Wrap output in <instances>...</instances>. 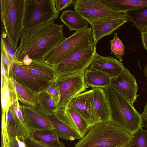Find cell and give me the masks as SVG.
I'll return each instance as SVG.
<instances>
[{"mask_svg":"<svg viewBox=\"0 0 147 147\" xmlns=\"http://www.w3.org/2000/svg\"><path fill=\"white\" fill-rule=\"evenodd\" d=\"M54 20L22 30L19 44L14 52L16 64L22 62L26 55L32 61L44 62L49 53L66 39L64 24L58 25Z\"/></svg>","mask_w":147,"mask_h":147,"instance_id":"1","label":"cell"},{"mask_svg":"<svg viewBox=\"0 0 147 147\" xmlns=\"http://www.w3.org/2000/svg\"><path fill=\"white\" fill-rule=\"evenodd\" d=\"M105 91L110 110V122L133 135L142 128L140 114L123 95L111 85Z\"/></svg>","mask_w":147,"mask_h":147,"instance_id":"2","label":"cell"},{"mask_svg":"<svg viewBox=\"0 0 147 147\" xmlns=\"http://www.w3.org/2000/svg\"><path fill=\"white\" fill-rule=\"evenodd\" d=\"M134 135L112 122H100L91 127L75 147H130Z\"/></svg>","mask_w":147,"mask_h":147,"instance_id":"3","label":"cell"},{"mask_svg":"<svg viewBox=\"0 0 147 147\" xmlns=\"http://www.w3.org/2000/svg\"><path fill=\"white\" fill-rule=\"evenodd\" d=\"M1 26L14 51L23 29L25 0H0Z\"/></svg>","mask_w":147,"mask_h":147,"instance_id":"4","label":"cell"},{"mask_svg":"<svg viewBox=\"0 0 147 147\" xmlns=\"http://www.w3.org/2000/svg\"><path fill=\"white\" fill-rule=\"evenodd\" d=\"M94 46L91 27L76 31L54 49L44 62L55 67L73 55Z\"/></svg>","mask_w":147,"mask_h":147,"instance_id":"5","label":"cell"},{"mask_svg":"<svg viewBox=\"0 0 147 147\" xmlns=\"http://www.w3.org/2000/svg\"><path fill=\"white\" fill-rule=\"evenodd\" d=\"M59 13L55 0H25L23 29L33 28L57 20Z\"/></svg>","mask_w":147,"mask_h":147,"instance_id":"6","label":"cell"},{"mask_svg":"<svg viewBox=\"0 0 147 147\" xmlns=\"http://www.w3.org/2000/svg\"><path fill=\"white\" fill-rule=\"evenodd\" d=\"M84 73H78L56 77L53 82L59 89L60 99L56 109L66 107L74 97L86 90Z\"/></svg>","mask_w":147,"mask_h":147,"instance_id":"7","label":"cell"},{"mask_svg":"<svg viewBox=\"0 0 147 147\" xmlns=\"http://www.w3.org/2000/svg\"><path fill=\"white\" fill-rule=\"evenodd\" d=\"M96 49V46H94L64 60L54 67L56 76L85 72L92 61Z\"/></svg>","mask_w":147,"mask_h":147,"instance_id":"8","label":"cell"},{"mask_svg":"<svg viewBox=\"0 0 147 147\" xmlns=\"http://www.w3.org/2000/svg\"><path fill=\"white\" fill-rule=\"evenodd\" d=\"M73 4L75 11L88 22L120 13L102 0H75Z\"/></svg>","mask_w":147,"mask_h":147,"instance_id":"9","label":"cell"},{"mask_svg":"<svg viewBox=\"0 0 147 147\" xmlns=\"http://www.w3.org/2000/svg\"><path fill=\"white\" fill-rule=\"evenodd\" d=\"M129 21L126 15L119 13L88 21L91 25L94 45L106 36L112 34L115 30Z\"/></svg>","mask_w":147,"mask_h":147,"instance_id":"10","label":"cell"},{"mask_svg":"<svg viewBox=\"0 0 147 147\" xmlns=\"http://www.w3.org/2000/svg\"><path fill=\"white\" fill-rule=\"evenodd\" d=\"M66 107H71L76 110L90 127L100 123L94 107L92 89L76 95Z\"/></svg>","mask_w":147,"mask_h":147,"instance_id":"11","label":"cell"},{"mask_svg":"<svg viewBox=\"0 0 147 147\" xmlns=\"http://www.w3.org/2000/svg\"><path fill=\"white\" fill-rule=\"evenodd\" d=\"M9 75L18 84L37 95L47 91L52 82L33 76L14 63L11 66Z\"/></svg>","mask_w":147,"mask_h":147,"instance_id":"12","label":"cell"},{"mask_svg":"<svg viewBox=\"0 0 147 147\" xmlns=\"http://www.w3.org/2000/svg\"><path fill=\"white\" fill-rule=\"evenodd\" d=\"M53 115L83 138L91 127L80 114L73 108L66 107L56 109Z\"/></svg>","mask_w":147,"mask_h":147,"instance_id":"13","label":"cell"},{"mask_svg":"<svg viewBox=\"0 0 147 147\" xmlns=\"http://www.w3.org/2000/svg\"><path fill=\"white\" fill-rule=\"evenodd\" d=\"M111 85L123 95L132 105L136 101L138 95L136 80L127 68L111 78Z\"/></svg>","mask_w":147,"mask_h":147,"instance_id":"14","label":"cell"},{"mask_svg":"<svg viewBox=\"0 0 147 147\" xmlns=\"http://www.w3.org/2000/svg\"><path fill=\"white\" fill-rule=\"evenodd\" d=\"M20 108L25 124L30 131L53 130L48 116L36 107L22 105Z\"/></svg>","mask_w":147,"mask_h":147,"instance_id":"15","label":"cell"},{"mask_svg":"<svg viewBox=\"0 0 147 147\" xmlns=\"http://www.w3.org/2000/svg\"><path fill=\"white\" fill-rule=\"evenodd\" d=\"M89 68L100 71L111 78L118 75L125 68L119 60L113 57L100 55L96 51Z\"/></svg>","mask_w":147,"mask_h":147,"instance_id":"16","label":"cell"},{"mask_svg":"<svg viewBox=\"0 0 147 147\" xmlns=\"http://www.w3.org/2000/svg\"><path fill=\"white\" fill-rule=\"evenodd\" d=\"M5 127L7 142L14 140L16 136L26 141L32 131L29 130L20 120L11 107L6 112Z\"/></svg>","mask_w":147,"mask_h":147,"instance_id":"17","label":"cell"},{"mask_svg":"<svg viewBox=\"0 0 147 147\" xmlns=\"http://www.w3.org/2000/svg\"><path fill=\"white\" fill-rule=\"evenodd\" d=\"M16 64L33 76L49 82H52L57 77L55 68L44 62L32 61L28 65L22 62Z\"/></svg>","mask_w":147,"mask_h":147,"instance_id":"18","label":"cell"},{"mask_svg":"<svg viewBox=\"0 0 147 147\" xmlns=\"http://www.w3.org/2000/svg\"><path fill=\"white\" fill-rule=\"evenodd\" d=\"M93 102L97 117L100 122L110 121V112L105 89L101 88H93Z\"/></svg>","mask_w":147,"mask_h":147,"instance_id":"19","label":"cell"},{"mask_svg":"<svg viewBox=\"0 0 147 147\" xmlns=\"http://www.w3.org/2000/svg\"><path fill=\"white\" fill-rule=\"evenodd\" d=\"M1 103L2 113L6 112L18 98L11 78L1 74Z\"/></svg>","mask_w":147,"mask_h":147,"instance_id":"20","label":"cell"},{"mask_svg":"<svg viewBox=\"0 0 147 147\" xmlns=\"http://www.w3.org/2000/svg\"><path fill=\"white\" fill-rule=\"evenodd\" d=\"M60 20L68 28L70 31H78L88 28V22L75 11L66 10L60 17Z\"/></svg>","mask_w":147,"mask_h":147,"instance_id":"21","label":"cell"},{"mask_svg":"<svg viewBox=\"0 0 147 147\" xmlns=\"http://www.w3.org/2000/svg\"><path fill=\"white\" fill-rule=\"evenodd\" d=\"M84 79L87 88H101L104 89L111 85V78L104 73L89 68L85 71Z\"/></svg>","mask_w":147,"mask_h":147,"instance_id":"22","label":"cell"},{"mask_svg":"<svg viewBox=\"0 0 147 147\" xmlns=\"http://www.w3.org/2000/svg\"><path fill=\"white\" fill-rule=\"evenodd\" d=\"M107 5L118 11L125 13L127 11L147 6V0H102Z\"/></svg>","mask_w":147,"mask_h":147,"instance_id":"23","label":"cell"},{"mask_svg":"<svg viewBox=\"0 0 147 147\" xmlns=\"http://www.w3.org/2000/svg\"><path fill=\"white\" fill-rule=\"evenodd\" d=\"M47 116L58 138L71 141L81 138L77 133L53 115Z\"/></svg>","mask_w":147,"mask_h":147,"instance_id":"24","label":"cell"},{"mask_svg":"<svg viewBox=\"0 0 147 147\" xmlns=\"http://www.w3.org/2000/svg\"><path fill=\"white\" fill-rule=\"evenodd\" d=\"M125 14L140 33L147 30V6L128 11Z\"/></svg>","mask_w":147,"mask_h":147,"instance_id":"25","label":"cell"},{"mask_svg":"<svg viewBox=\"0 0 147 147\" xmlns=\"http://www.w3.org/2000/svg\"><path fill=\"white\" fill-rule=\"evenodd\" d=\"M11 78L19 100L23 105L36 107L38 105V95L19 84Z\"/></svg>","mask_w":147,"mask_h":147,"instance_id":"26","label":"cell"},{"mask_svg":"<svg viewBox=\"0 0 147 147\" xmlns=\"http://www.w3.org/2000/svg\"><path fill=\"white\" fill-rule=\"evenodd\" d=\"M57 106L49 94L47 92L38 95V105L36 107L47 115H53V111Z\"/></svg>","mask_w":147,"mask_h":147,"instance_id":"27","label":"cell"},{"mask_svg":"<svg viewBox=\"0 0 147 147\" xmlns=\"http://www.w3.org/2000/svg\"><path fill=\"white\" fill-rule=\"evenodd\" d=\"M32 132L34 138L38 141L51 146L57 145L60 142L53 130L34 131Z\"/></svg>","mask_w":147,"mask_h":147,"instance_id":"28","label":"cell"},{"mask_svg":"<svg viewBox=\"0 0 147 147\" xmlns=\"http://www.w3.org/2000/svg\"><path fill=\"white\" fill-rule=\"evenodd\" d=\"M110 45L111 54L115 55L118 60L122 62L123 60L122 56L125 53V47L117 33L114 34V38L110 41Z\"/></svg>","mask_w":147,"mask_h":147,"instance_id":"29","label":"cell"},{"mask_svg":"<svg viewBox=\"0 0 147 147\" xmlns=\"http://www.w3.org/2000/svg\"><path fill=\"white\" fill-rule=\"evenodd\" d=\"M130 147H147V130L141 128L134 134Z\"/></svg>","mask_w":147,"mask_h":147,"instance_id":"30","label":"cell"},{"mask_svg":"<svg viewBox=\"0 0 147 147\" xmlns=\"http://www.w3.org/2000/svg\"><path fill=\"white\" fill-rule=\"evenodd\" d=\"M1 57L2 58L7 75L9 77V72L13 62L10 59L3 39L1 40Z\"/></svg>","mask_w":147,"mask_h":147,"instance_id":"31","label":"cell"},{"mask_svg":"<svg viewBox=\"0 0 147 147\" xmlns=\"http://www.w3.org/2000/svg\"><path fill=\"white\" fill-rule=\"evenodd\" d=\"M26 147H65L63 143H60L55 146H51L43 142L38 141L34 138L32 131L28 139L26 141Z\"/></svg>","mask_w":147,"mask_h":147,"instance_id":"32","label":"cell"},{"mask_svg":"<svg viewBox=\"0 0 147 147\" xmlns=\"http://www.w3.org/2000/svg\"><path fill=\"white\" fill-rule=\"evenodd\" d=\"M1 38L3 40L10 59L13 62L16 63L17 62L14 55L15 51L13 49L9 42L7 36L5 33L4 29L2 27Z\"/></svg>","mask_w":147,"mask_h":147,"instance_id":"33","label":"cell"},{"mask_svg":"<svg viewBox=\"0 0 147 147\" xmlns=\"http://www.w3.org/2000/svg\"><path fill=\"white\" fill-rule=\"evenodd\" d=\"M47 92L49 94L57 107L59 102L60 95L59 89L55 86L53 81L51 83Z\"/></svg>","mask_w":147,"mask_h":147,"instance_id":"34","label":"cell"},{"mask_svg":"<svg viewBox=\"0 0 147 147\" xmlns=\"http://www.w3.org/2000/svg\"><path fill=\"white\" fill-rule=\"evenodd\" d=\"M75 0H55V7L59 12L71 6Z\"/></svg>","mask_w":147,"mask_h":147,"instance_id":"35","label":"cell"},{"mask_svg":"<svg viewBox=\"0 0 147 147\" xmlns=\"http://www.w3.org/2000/svg\"><path fill=\"white\" fill-rule=\"evenodd\" d=\"M19 100L18 98L12 104L11 107L16 114L20 119V120L24 124H25L23 118L22 112L21 109Z\"/></svg>","mask_w":147,"mask_h":147,"instance_id":"36","label":"cell"},{"mask_svg":"<svg viewBox=\"0 0 147 147\" xmlns=\"http://www.w3.org/2000/svg\"><path fill=\"white\" fill-rule=\"evenodd\" d=\"M141 37L143 47L147 51V30L141 33Z\"/></svg>","mask_w":147,"mask_h":147,"instance_id":"37","label":"cell"},{"mask_svg":"<svg viewBox=\"0 0 147 147\" xmlns=\"http://www.w3.org/2000/svg\"><path fill=\"white\" fill-rule=\"evenodd\" d=\"M32 62V60L28 55H26L24 56L22 62L24 65H28L30 64Z\"/></svg>","mask_w":147,"mask_h":147,"instance_id":"38","label":"cell"},{"mask_svg":"<svg viewBox=\"0 0 147 147\" xmlns=\"http://www.w3.org/2000/svg\"><path fill=\"white\" fill-rule=\"evenodd\" d=\"M7 147H20L16 138L12 141L7 142Z\"/></svg>","mask_w":147,"mask_h":147,"instance_id":"39","label":"cell"},{"mask_svg":"<svg viewBox=\"0 0 147 147\" xmlns=\"http://www.w3.org/2000/svg\"><path fill=\"white\" fill-rule=\"evenodd\" d=\"M142 127L147 128V117L141 116Z\"/></svg>","mask_w":147,"mask_h":147,"instance_id":"40","label":"cell"},{"mask_svg":"<svg viewBox=\"0 0 147 147\" xmlns=\"http://www.w3.org/2000/svg\"><path fill=\"white\" fill-rule=\"evenodd\" d=\"M140 115L141 116L147 117V101L145 104L143 112Z\"/></svg>","mask_w":147,"mask_h":147,"instance_id":"41","label":"cell"},{"mask_svg":"<svg viewBox=\"0 0 147 147\" xmlns=\"http://www.w3.org/2000/svg\"><path fill=\"white\" fill-rule=\"evenodd\" d=\"M1 147H7V140L6 138L1 140Z\"/></svg>","mask_w":147,"mask_h":147,"instance_id":"42","label":"cell"},{"mask_svg":"<svg viewBox=\"0 0 147 147\" xmlns=\"http://www.w3.org/2000/svg\"><path fill=\"white\" fill-rule=\"evenodd\" d=\"M144 71L145 75L147 77V63L144 66Z\"/></svg>","mask_w":147,"mask_h":147,"instance_id":"43","label":"cell"}]
</instances>
